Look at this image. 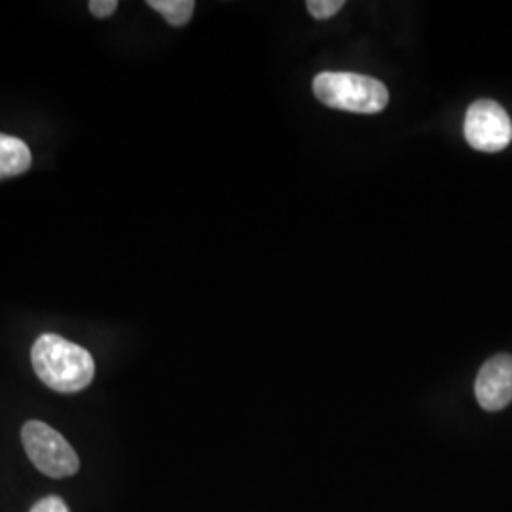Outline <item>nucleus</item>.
Here are the masks:
<instances>
[{
	"label": "nucleus",
	"mask_w": 512,
	"mask_h": 512,
	"mask_svg": "<svg viewBox=\"0 0 512 512\" xmlns=\"http://www.w3.org/2000/svg\"><path fill=\"white\" fill-rule=\"evenodd\" d=\"M31 512H69V509H67L63 499L50 495V497L40 499L37 505L31 509Z\"/></svg>",
	"instance_id": "nucleus-9"
},
{
	"label": "nucleus",
	"mask_w": 512,
	"mask_h": 512,
	"mask_svg": "<svg viewBox=\"0 0 512 512\" xmlns=\"http://www.w3.org/2000/svg\"><path fill=\"white\" fill-rule=\"evenodd\" d=\"M38 378L59 393H78L92 384L95 363L88 349L57 334L40 336L31 349Z\"/></svg>",
	"instance_id": "nucleus-1"
},
{
	"label": "nucleus",
	"mask_w": 512,
	"mask_h": 512,
	"mask_svg": "<svg viewBox=\"0 0 512 512\" xmlns=\"http://www.w3.org/2000/svg\"><path fill=\"white\" fill-rule=\"evenodd\" d=\"M148 6L160 12L169 25L183 27L194 16L196 4L192 0H150Z\"/></svg>",
	"instance_id": "nucleus-7"
},
{
	"label": "nucleus",
	"mask_w": 512,
	"mask_h": 512,
	"mask_svg": "<svg viewBox=\"0 0 512 512\" xmlns=\"http://www.w3.org/2000/svg\"><path fill=\"white\" fill-rule=\"evenodd\" d=\"M116 8H118L116 0H92L90 2V10L97 18H109L116 12Z\"/></svg>",
	"instance_id": "nucleus-10"
},
{
	"label": "nucleus",
	"mask_w": 512,
	"mask_h": 512,
	"mask_svg": "<svg viewBox=\"0 0 512 512\" xmlns=\"http://www.w3.org/2000/svg\"><path fill=\"white\" fill-rule=\"evenodd\" d=\"M344 0H308L306 8L315 19H329L344 8Z\"/></svg>",
	"instance_id": "nucleus-8"
},
{
	"label": "nucleus",
	"mask_w": 512,
	"mask_h": 512,
	"mask_svg": "<svg viewBox=\"0 0 512 512\" xmlns=\"http://www.w3.org/2000/svg\"><path fill=\"white\" fill-rule=\"evenodd\" d=\"M465 139L482 152H499L509 147L512 122L507 110L492 99L475 101L465 116Z\"/></svg>",
	"instance_id": "nucleus-4"
},
{
	"label": "nucleus",
	"mask_w": 512,
	"mask_h": 512,
	"mask_svg": "<svg viewBox=\"0 0 512 512\" xmlns=\"http://www.w3.org/2000/svg\"><path fill=\"white\" fill-rule=\"evenodd\" d=\"M23 448L40 473L52 478L73 476L80 459L67 439L44 421H27L21 429Z\"/></svg>",
	"instance_id": "nucleus-3"
},
{
	"label": "nucleus",
	"mask_w": 512,
	"mask_h": 512,
	"mask_svg": "<svg viewBox=\"0 0 512 512\" xmlns=\"http://www.w3.org/2000/svg\"><path fill=\"white\" fill-rule=\"evenodd\" d=\"M313 93L323 105L355 114H378L389 103V92L384 84L365 74H317Z\"/></svg>",
	"instance_id": "nucleus-2"
},
{
	"label": "nucleus",
	"mask_w": 512,
	"mask_h": 512,
	"mask_svg": "<svg viewBox=\"0 0 512 512\" xmlns=\"http://www.w3.org/2000/svg\"><path fill=\"white\" fill-rule=\"evenodd\" d=\"M31 162V150L21 139L0 133V179L18 177L31 167Z\"/></svg>",
	"instance_id": "nucleus-6"
},
{
	"label": "nucleus",
	"mask_w": 512,
	"mask_h": 512,
	"mask_svg": "<svg viewBox=\"0 0 512 512\" xmlns=\"http://www.w3.org/2000/svg\"><path fill=\"white\" fill-rule=\"evenodd\" d=\"M475 393L478 404L488 412L503 410L512 403V355L501 353L482 365Z\"/></svg>",
	"instance_id": "nucleus-5"
}]
</instances>
